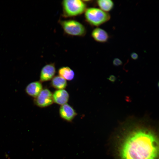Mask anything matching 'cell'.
Listing matches in <instances>:
<instances>
[{
	"mask_svg": "<svg viewBox=\"0 0 159 159\" xmlns=\"http://www.w3.org/2000/svg\"><path fill=\"white\" fill-rule=\"evenodd\" d=\"M110 81L112 82H114L117 79L116 77L114 75H110L109 77L107 78Z\"/></svg>",
	"mask_w": 159,
	"mask_h": 159,
	"instance_id": "9a60e30c",
	"label": "cell"
},
{
	"mask_svg": "<svg viewBox=\"0 0 159 159\" xmlns=\"http://www.w3.org/2000/svg\"><path fill=\"white\" fill-rule=\"evenodd\" d=\"M59 22L64 32L68 35L83 37L86 34V30L85 26L77 20H60Z\"/></svg>",
	"mask_w": 159,
	"mask_h": 159,
	"instance_id": "277c9868",
	"label": "cell"
},
{
	"mask_svg": "<svg viewBox=\"0 0 159 159\" xmlns=\"http://www.w3.org/2000/svg\"><path fill=\"white\" fill-rule=\"evenodd\" d=\"M131 58L134 60L137 59L138 58V55L137 53L135 52H132L130 55Z\"/></svg>",
	"mask_w": 159,
	"mask_h": 159,
	"instance_id": "2e32d148",
	"label": "cell"
},
{
	"mask_svg": "<svg viewBox=\"0 0 159 159\" xmlns=\"http://www.w3.org/2000/svg\"><path fill=\"white\" fill-rule=\"evenodd\" d=\"M51 85L57 90L64 89L67 86L66 80L59 75L54 76L51 80Z\"/></svg>",
	"mask_w": 159,
	"mask_h": 159,
	"instance_id": "8fae6325",
	"label": "cell"
},
{
	"mask_svg": "<svg viewBox=\"0 0 159 159\" xmlns=\"http://www.w3.org/2000/svg\"><path fill=\"white\" fill-rule=\"evenodd\" d=\"M62 4L63 16L66 17L79 16L85 12L87 9L85 2L80 0H64Z\"/></svg>",
	"mask_w": 159,
	"mask_h": 159,
	"instance_id": "3957f363",
	"label": "cell"
},
{
	"mask_svg": "<svg viewBox=\"0 0 159 159\" xmlns=\"http://www.w3.org/2000/svg\"><path fill=\"white\" fill-rule=\"evenodd\" d=\"M52 96L53 102L61 105L67 103L69 98L68 93L64 89L55 91L52 94Z\"/></svg>",
	"mask_w": 159,
	"mask_h": 159,
	"instance_id": "ba28073f",
	"label": "cell"
},
{
	"mask_svg": "<svg viewBox=\"0 0 159 159\" xmlns=\"http://www.w3.org/2000/svg\"><path fill=\"white\" fill-rule=\"evenodd\" d=\"M59 112L62 119L69 122H72L77 115V113L73 107L67 103L61 105Z\"/></svg>",
	"mask_w": 159,
	"mask_h": 159,
	"instance_id": "8992f818",
	"label": "cell"
},
{
	"mask_svg": "<svg viewBox=\"0 0 159 159\" xmlns=\"http://www.w3.org/2000/svg\"><path fill=\"white\" fill-rule=\"evenodd\" d=\"M58 73L59 76L66 80L71 81L74 78L75 74L74 71L69 67H63L59 68Z\"/></svg>",
	"mask_w": 159,
	"mask_h": 159,
	"instance_id": "7c38bea8",
	"label": "cell"
},
{
	"mask_svg": "<svg viewBox=\"0 0 159 159\" xmlns=\"http://www.w3.org/2000/svg\"><path fill=\"white\" fill-rule=\"evenodd\" d=\"M86 21L93 26H98L108 21L111 16L108 13L105 12L99 8L90 7L85 12Z\"/></svg>",
	"mask_w": 159,
	"mask_h": 159,
	"instance_id": "7a4b0ae2",
	"label": "cell"
},
{
	"mask_svg": "<svg viewBox=\"0 0 159 159\" xmlns=\"http://www.w3.org/2000/svg\"><path fill=\"white\" fill-rule=\"evenodd\" d=\"M56 72V68L54 63L46 64L41 69L40 75V81L44 82L51 80L54 77Z\"/></svg>",
	"mask_w": 159,
	"mask_h": 159,
	"instance_id": "52a82bcc",
	"label": "cell"
},
{
	"mask_svg": "<svg viewBox=\"0 0 159 159\" xmlns=\"http://www.w3.org/2000/svg\"><path fill=\"white\" fill-rule=\"evenodd\" d=\"M42 87L41 82L35 81L29 84L26 87L25 90L28 95L35 98L43 89Z\"/></svg>",
	"mask_w": 159,
	"mask_h": 159,
	"instance_id": "9c48e42d",
	"label": "cell"
},
{
	"mask_svg": "<svg viewBox=\"0 0 159 159\" xmlns=\"http://www.w3.org/2000/svg\"><path fill=\"white\" fill-rule=\"evenodd\" d=\"M158 142L150 128L138 126L129 132L121 142L119 159H158Z\"/></svg>",
	"mask_w": 159,
	"mask_h": 159,
	"instance_id": "6da1fadb",
	"label": "cell"
},
{
	"mask_svg": "<svg viewBox=\"0 0 159 159\" xmlns=\"http://www.w3.org/2000/svg\"><path fill=\"white\" fill-rule=\"evenodd\" d=\"M34 103L40 107H45L51 105L54 102L52 93L49 89H42L34 100Z\"/></svg>",
	"mask_w": 159,
	"mask_h": 159,
	"instance_id": "5b68a950",
	"label": "cell"
},
{
	"mask_svg": "<svg viewBox=\"0 0 159 159\" xmlns=\"http://www.w3.org/2000/svg\"><path fill=\"white\" fill-rule=\"evenodd\" d=\"M113 65L115 66H118L122 64V61L118 58H115L113 60Z\"/></svg>",
	"mask_w": 159,
	"mask_h": 159,
	"instance_id": "5bb4252c",
	"label": "cell"
},
{
	"mask_svg": "<svg viewBox=\"0 0 159 159\" xmlns=\"http://www.w3.org/2000/svg\"><path fill=\"white\" fill-rule=\"evenodd\" d=\"M91 36L96 42L102 43L107 42L109 38L107 32L104 29L99 27H97L92 30Z\"/></svg>",
	"mask_w": 159,
	"mask_h": 159,
	"instance_id": "30bf717a",
	"label": "cell"
},
{
	"mask_svg": "<svg viewBox=\"0 0 159 159\" xmlns=\"http://www.w3.org/2000/svg\"><path fill=\"white\" fill-rule=\"evenodd\" d=\"M96 3L99 9L107 13L113 9L114 5V2L111 0H99Z\"/></svg>",
	"mask_w": 159,
	"mask_h": 159,
	"instance_id": "4fadbf2b",
	"label": "cell"
}]
</instances>
